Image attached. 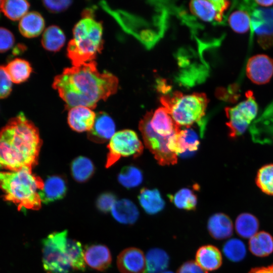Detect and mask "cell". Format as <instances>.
<instances>
[{
	"label": "cell",
	"instance_id": "ac0fdd59",
	"mask_svg": "<svg viewBox=\"0 0 273 273\" xmlns=\"http://www.w3.org/2000/svg\"><path fill=\"white\" fill-rule=\"evenodd\" d=\"M150 124L156 133L163 136H171L180 130V126L174 121L163 107L152 112Z\"/></svg>",
	"mask_w": 273,
	"mask_h": 273
},
{
	"label": "cell",
	"instance_id": "74e56055",
	"mask_svg": "<svg viewBox=\"0 0 273 273\" xmlns=\"http://www.w3.org/2000/svg\"><path fill=\"white\" fill-rule=\"evenodd\" d=\"M12 81L6 72L5 66H0V99L8 97L11 93Z\"/></svg>",
	"mask_w": 273,
	"mask_h": 273
},
{
	"label": "cell",
	"instance_id": "44dd1931",
	"mask_svg": "<svg viewBox=\"0 0 273 273\" xmlns=\"http://www.w3.org/2000/svg\"><path fill=\"white\" fill-rule=\"evenodd\" d=\"M207 229L211 236L216 240H223L231 237L234 225L225 214L217 213L211 215L207 222Z\"/></svg>",
	"mask_w": 273,
	"mask_h": 273
},
{
	"label": "cell",
	"instance_id": "8fae6325",
	"mask_svg": "<svg viewBox=\"0 0 273 273\" xmlns=\"http://www.w3.org/2000/svg\"><path fill=\"white\" fill-rule=\"evenodd\" d=\"M229 2L223 0L192 1L189 3L191 12L201 20L205 22L222 21Z\"/></svg>",
	"mask_w": 273,
	"mask_h": 273
},
{
	"label": "cell",
	"instance_id": "b9f144b4",
	"mask_svg": "<svg viewBox=\"0 0 273 273\" xmlns=\"http://www.w3.org/2000/svg\"><path fill=\"white\" fill-rule=\"evenodd\" d=\"M177 273H207L196 262L190 260L184 262L177 269Z\"/></svg>",
	"mask_w": 273,
	"mask_h": 273
},
{
	"label": "cell",
	"instance_id": "cb8c5ba5",
	"mask_svg": "<svg viewBox=\"0 0 273 273\" xmlns=\"http://www.w3.org/2000/svg\"><path fill=\"white\" fill-rule=\"evenodd\" d=\"M138 199L144 210L150 215L160 212L165 207V201L159 191L156 189L143 188L140 192Z\"/></svg>",
	"mask_w": 273,
	"mask_h": 273
},
{
	"label": "cell",
	"instance_id": "d6986e66",
	"mask_svg": "<svg viewBox=\"0 0 273 273\" xmlns=\"http://www.w3.org/2000/svg\"><path fill=\"white\" fill-rule=\"evenodd\" d=\"M66 192L67 185L64 179L58 175H52L44 181L43 189L39 192V195L41 202L48 204L62 199Z\"/></svg>",
	"mask_w": 273,
	"mask_h": 273
},
{
	"label": "cell",
	"instance_id": "5bb4252c",
	"mask_svg": "<svg viewBox=\"0 0 273 273\" xmlns=\"http://www.w3.org/2000/svg\"><path fill=\"white\" fill-rule=\"evenodd\" d=\"M115 131V124L106 113H97L92 128L87 132V138L92 142L103 143L110 140Z\"/></svg>",
	"mask_w": 273,
	"mask_h": 273
},
{
	"label": "cell",
	"instance_id": "bcb514c9",
	"mask_svg": "<svg viewBox=\"0 0 273 273\" xmlns=\"http://www.w3.org/2000/svg\"><path fill=\"white\" fill-rule=\"evenodd\" d=\"M3 1H0V11H1V6Z\"/></svg>",
	"mask_w": 273,
	"mask_h": 273
},
{
	"label": "cell",
	"instance_id": "603a6c76",
	"mask_svg": "<svg viewBox=\"0 0 273 273\" xmlns=\"http://www.w3.org/2000/svg\"><path fill=\"white\" fill-rule=\"evenodd\" d=\"M44 25V20L41 15L37 12H31L20 19L19 29L24 37L33 38L41 33Z\"/></svg>",
	"mask_w": 273,
	"mask_h": 273
},
{
	"label": "cell",
	"instance_id": "8992f818",
	"mask_svg": "<svg viewBox=\"0 0 273 273\" xmlns=\"http://www.w3.org/2000/svg\"><path fill=\"white\" fill-rule=\"evenodd\" d=\"M67 231L54 232L42 241V263L47 273H68L71 265L66 254Z\"/></svg>",
	"mask_w": 273,
	"mask_h": 273
},
{
	"label": "cell",
	"instance_id": "ba28073f",
	"mask_svg": "<svg viewBox=\"0 0 273 273\" xmlns=\"http://www.w3.org/2000/svg\"><path fill=\"white\" fill-rule=\"evenodd\" d=\"M106 167L108 168L122 157L140 156L143 151V145L133 130L124 129L115 132L107 146Z\"/></svg>",
	"mask_w": 273,
	"mask_h": 273
},
{
	"label": "cell",
	"instance_id": "d590c367",
	"mask_svg": "<svg viewBox=\"0 0 273 273\" xmlns=\"http://www.w3.org/2000/svg\"><path fill=\"white\" fill-rule=\"evenodd\" d=\"M143 179L141 171L133 166L123 167L118 176L119 182L126 188H132L139 186Z\"/></svg>",
	"mask_w": 273,
	"mask_h": 273
},
{
	"label": "cell",
	"instance_id": "83f0119b",
	"mask_svg": "<svg viewBox=\"0 0 273 273\" xmlns=\"http://www.w3.org/2000/svg\"><path fill=\"white\" fill-rule=\"evenodd\" d=\"M66 41L65 35L58 26L51 25L42 34L41 44L47 51L56 52L63 47Z\"/></svg>",
	"mask_w": 273,
	"mask_h": 273
},
{
	"label": "cell",
	"instance_id": "7bdbcfd3",
	"mask_svg": "<svg viewBox=\"0 0 273 273\" xmlns=\"http://www.w3.org/2000/svg\"><path fill=\"white\" fill-rule=\"evenodd\" d=\"M248 273H273V264L266 266L252 268Z\"/></svg>",
	"mask_w": 273,
	"mask_h": 273
},
{
	"label": "cell",
	"instance_id": "8d00e7d4",
	"mask_svg": "<svg viewBox=\"0 0 273 273\" xmlns=\"http://www.w3.org/2000/svg\"><path fill=\"white\" fill-rule=\"evenodd\" d=\"M228 20L230 26L236 32L243 33L249 29L251 18L245 11L240 10L233 12Z\"/></svg>",
	"mask_w": 273,
	"mask_h": 273
},
{
	"label": "cell",
	"instance_id": "f546056e",
	"mask_svg": "<svg viewBox=\"0 0 273 273\" xmlns=\"http://www.w3.org/2000/svg\"><path fill=\"white\" fill-rule=\"evenodd\" d=\"M71 171L73 178L78 182L88 180L94 172V166L90 159L79 156L75 158L71 164Z\"/></svg>",
	"mask_w": 273,
	"mask_h": 273
},
{
	"label": "cell",
	"instance_id": "d4e9b609",
	"mask_svg": "<svg viewBox=\"0 0 273 273\" xmlns=\"http://www.w3.org/2000/svg\"><path fill=\"white\" fill-rule=\"evenodd\" d=\"M248 246L253 255L266 257L273 252V237L267 232H258L249 239Z\"/></svg>",
	"mask_w": 273,
	"mask_h": 273
},
{
	"label": "cell",
	"instance_id": "4316f807",
	"mask_svg": "<svg viewBox=\"0 0 273 273\" xmlns=\"http://www.w3.org/2000/svg\"><path fill=\"white\" fill-rule=\"evenodd\" d=\"M234 227L240 237L249 239L259 232V222L253 214L242 213L236 218Z\"/></svg>",
	"mask_w": 273,
	"mask_h": 273
},
{
	"label": "cell",
	"instance_id": "4dcf8cb0",
	"mask_svg": "<svg viewBox=\"0 0 273 273\" xmlns=\"http://www.w3.org/2000/svg\"><path fill=\"white\" fill-rule=\"evenodd\" d=\"M168 197L171 202L179 209L191 211L196 208L197 196L189 188L181 189L174 195H169Z\"/></svg>",
	"mask_w": 273,
	"mask_h": 273
},
{
	"label": "cell",
	"instance_id": "7a4b0ae2",
	"mask_svg": "<svg viewBox=\"0 0 273 273\" xmlns=\"http://www.w3.org/2000/svg\"><path fill=\"white\" fill-rule=\"evenodd\" d=\"M41 145L38 128L23 113L11 118L0 129V170L32 169Z\"/></svg>",
	"mask_w": 273,
	"mask_h": 273
},
{
	"label": "cell",
	"instance_id": "2e32d148",
	"mask_svg": "<svg viewBox=\"0 0 273 273\" xmlns=\"http://www.w3.org/2000/svg\"><path fill=\"white\" fill-rule=\"evenodd\" d=\"M199 145L196 131L191 127H187L176 134L173 152L177 156H188L198 150Z\"/></svg>",
	"mask_w": 273,
	"mask_h": 273
},
{
	"label": "cell",
	"instance_id": "1f68e13d",
	"mask_svg": "<svg viewBox=\"0 0 273 273\" xmlns=\"http://www.w3.org/2000/svg\"><path fill=\"white\" fill-rule=\"evenodd\" d=\"M66 254L73 268L81 271L84 270L85 264L84 251L79 242L68 238L66 243Z\"/></svg>",
	"mask_w": 273,
	"mask_h": 273
},
{
	"label": "cell",
	"instance_id": "e575fe53",
	"mask_svg": "<svg viewBox=\"0 0 273 273\" xmlns=\"http://www.w3.org/2000/svg\"><path fill=\"white\" fill-rule=\"evenodd\" d=\"M255 182L263 193L273 196V163L265 165L258 170Z\"/></svg>",
	"mask_w": 273,
	"mask_h": 273
},
{
	"label": "cell",
	"instance_id": "ee69618b",
	"mask_svg": "<svg viewBox=\"0 0 273 273\" xmlns=\"http://www.w3.org/2000/svg\"><path fill=\"white\" fill-rule=\"evenodd\" d=\"M255 2L258 5L264 6V7L270 6L273 5V1L260 0V1H255Z\"/></svg>",
	"mask_w": 273,
	"mask_h": 273
},
{
	"label": "cell",
	"instance_id": "9a60e30c",
	"mask_svg": "<svg viewBox=\"0 0 273 273\" xmlns=\"http://www.w3.org/2000/svg\"><path fill=\"white\" fill-rule=\"evenodd\" d=\"M96 114L90 108L76 106L69 109L68 123L71 128L77 132L89 131L93 127Z\"/></svg>",
	"mask_w": 273,
	"mask_h": 273
},
{
	"label": "cell",
	"instance_id": "52a82bcc",
	"mask_svg": "<svg viewBox=\"0 0 273 273\" xmlns=\"http://www.w3.org/2000/svg\"><path fill=\"white\" fill-rule=\"evenodd\" d=\"M152 114V111L148 112L139 123V129L144 144L154 155L160 165L164 166L175 164L177 161V156L171 152L169 148L171 138L174 134L169 136H163L156 133L150 124Z\"/></svg>",
	"mask_w": 273,
	"mask_h": 273
},
{
	"label": "cell",
	"instance_id": "4fadbf2b",
	"mask_svg": "<svg viewBox=\"0 0 273 273\" xmlns=\"http://www.w3.org/2000/svg\"><path fill=\"white\" fill-rule=\"evenodd\" d=\"M117 265L121 273H143L145 268V256L139 248H126L118 256Z\"/></svg>",
	"mask_w": 273,
	"mask_h": 273
},
{
	"label": "cell",
	"instance_id": "9c48e42d",
	"mask_svg": "<svg viewBox=\"0 0 273 273\" xmlns=\"http://www.w3.org/2000/svg\"><path fill=\"white\" fill-rule=\"evenodd\" d=\"M246 96V100L235 107L225 109L228 119L226 125L229 129V136L232 138L238 137L243 134L257 113L258 106L253 93L248 91Z\"/></svg>",
	"mask_w": 273,
	"mask_h": 273
},
{
	"label": "cell",
	"instance_id": "5b68a950",
	"mask_svg": "<svg viewBox=\"0 0 273 273\" xmlns=\"http://www.w3.org/2000/svg\"><path fill=\"white\" fill-rule=\"evenodd\" d=\"M163 107L179 126L191 127L195 123L204 131L208 99L204 93L183 94L175 92L160 98Z\"/></svg>",
	"mask_w": 273,
	"mask_h": 273
},
{
	"label": "cell",
	"instance_id": "f1b7e54d",
	"mask_svg": "<svg viewBox=\"0 0 273 273\" xmlns=\"http://www.w3.org/2000/svg\"><path fill=\"white\" fill-rule=\"evenodd\" d=\"M5 68L12 81L15 83L26 81L32 71L30 64L27 61L19 58L10 61Z\"/></svg>",
	"mask_w": 273,
	"mask_h": 273
},
{
	"label": "cell",
	"instance_id": "ab89813d",
	"mask_svg": "<svg viewBox=\"0 0 273 273\" xmlns=\"http://www.w3.org/2000/svg\"><path fill=\"white\" fill-rule=\"evenodd\" d=\"M15 37L8 29L0 27V53L8 51L14 45Z\"/></svg>",
	"mask_w": 273,
	"mask_h": 273
},
{
	"label": "cell",
	"instance_id": "484cf974",
	"mask_svg": "<svg viewBox=\"0 0 273 273\" xmlns=\"http://www.w3.org/2000/svg\"><path fill=\"white\" fill-rule=\"evenodd\" d=\"M146 265L144 273H162L168 266L169 257L162 249H150L145 256Z\"/></svg>",
	"mask_w": 273,
	"mask_h": 273
},
{
	"label": "cell",
	"instance_id": "836d02e7",
	"mask_svg": "<svg viewBox=\"0 0 273 273\" xmlns=\"http://www.w3.org/2000/svg\"><path fill=\"white\" fill-rule=\"evenodd\" d=\"M222 251L229 260L234 262L244 259L247 253L245 244L237 238L228 240L223 246Z\"/></svg>",
	"mask_w": 273,
	"mask_h": 273
},
{
	"label": "cell",
	"instance_id": "f6af8a7d",
	"mask_svg": "<svg viewBox=\"0 0 273 273\" xmlns=\"http://www.w3.org/2000/svg\"><path fill=\"white\" fill-rule=\"evenodd\" d=\"M162 273H173V272L171 271H165L163 272Z\"/></svg>",
	"mask_w": 273,
	"mask_h": 273
},
{
	"label": "cell",
	"instance_id": "30bf717a",
	"mask_svg": "<svg viewBox=\"0 0 273 273\" xmlns=\"http://www.w3.org/2000/svg\"><path fill=\"white\" fill-rule=\"evenodd\" d=\"M251 26L263 48L273 44V9L258 8L252 13Z\"/></svg>",
	"mask_w": 273,
	"mask_h": 273
},
{
	"label": "cell",
	"instance_id": "60d3db41",
	"mask_svg": "<svg viewBox=\"0 0 273 273\" xmlns=\"http://www.w3.org/2000/svg\"><path fill=\"white\" fill-rule=\"evenodd\" d=\"M43 6L52 13H60L68 9L72 3L68 0L61 1H43Z\"/></svg>",
	"mask_w": 273,
	"mask_h": 273
},
{
	"label": "cell",
	"instance_id": "277c9868",
	"mask_svg": "<svg viewBox=\"0 0 273 273\" xmlns=\"http://www.w3.org/2000/svg\"><path fill=\"white\" fill-rule=\"evenodd\" d=\"M103 30L102 23L94 18L91 11L83 12L73 28V38L67 49L73 66L95 61L103 48Z\"/></svg>",
	"mask_w": 273,
	"mask_h": 273
},
{
	"label": "cell",
	"instance_id": "e0dca14e",
	"mask_svg": "<svg viewBox=\"0 0 273 273\" xmlns=\"http://www.w3.org/2000/svg\"><path fill=\"white\" fill-rule=\"evenodd\" d=\"M84 260L90 267L103 271L109 267L112 257L108 248L104 245H92L84 251Z\"/></svg>",
	"mask_w": 273,
	"mask_h": 273
},
{
	"label": "cell",
	"instance_id": "3957f363",
	"mask_svg": "<svg viewBox=\"0 0 273 273\" xmlns=\"http://www.w3.org/2000/svg\"><path fill=\"white\" fill-rule=\"evenodd\" d=\"M43 185L42 179L33 173L30 168L0 170V189L4 193L3 199L14 203L18 210L40 208L39 192Z\"/></svg>",
	"mask_w": 273,
	"mask_h": 273
},
{
	"label": "cell",
	"instance_id": "d6a6232c",
	"mask_svg": "<svg viewBox=\"0 0 273 273\" xmlns=\"http://www.w3.org/2000/svg\"><path fill=\"white\" fill-rule=\"evenodd\" d=\"M29 6V3L24 0L3 1L1 11L11 20L17 21L27 13Z\"/></svg>",
	"mask_w": 273,
	"mask_h": 273
},
{
	"label": "cell",
	"instance_id": "7c38bea8",
	"mask_svg": "<svg viewBox=\"0 0 273 273\" xmlns=\"http://www.w3.org/2000/svg\"><path fill=\"white\" fill-rule=\"evenodd\" d=\"M246 73L250 80L255 84L268 82L273 75V60L265 55L252 57L247 62Z\"/></svg>",
	"mask_w": 273,
	"mask_h": 273
},
{
	"label": "cell",
	"instance_id": "f35d334b",
	"mask_svg": "<svg viewBox=\"0 0 273 273\" xmlns=\"http://www.w3.org/2000/svg\"><path fill=\"white\" fill-rule=\"evenodd\" d=\"M116 201V199L114 195L110 193H105L99 196L96 205L100 211L106 213L111 210Z\"/></svg>",
	"mask_w": 273,
	"mask_h": 273
},
{
	"label": "cell",
	"instance_id": "ffe728a7",
	"mask_svg": "<svg viewBox=\"0 0 273 273\" xmlns=\"http://www.w3.org/2000/svg\"><path fill=\"white\" fill-rule=\"evenodd\" d=\"M195 259L196 262L206 272L217 270L222 263L220 250L212 245L201 246L196 252Z\"/></svg>",
	"mask_w": 273,
	"mask_h": 273
},
{
	"label": "cell",
	"instance_id": "6da1fadb",
	"mask_svg": "<svg viewBox=\"0 0 273 273\" xmlns=\"http://www.w3.org/2000/svg\"><path fill=\"white\" fill-rule=\"evenodd\" d=\"M118 79L109 72L101 73L95 61L64 69L55 77L53 87L70 109L76 106L94 109L117 92Z\"/></svg>",
	"mask_w": 273,
	"mask_h": 273
},
{
	"label": "cell",
	"instance_id": "7402d4cb",
	"mask_svg": "<svg viewBox=\"0 0 273 273\" xmlns=\"http://www.w3.org/2000/svg\"><path fill=\"white\" fill-rule=\"evenodd\" d=\"M111 213L118 222L126 224L134 223L139 216L136 205L127 199L116 200L112 207Z\"/></svg>",
	"mask_w": 273,
	"mask_h": 273
}]
</instances>
